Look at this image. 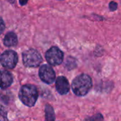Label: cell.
Instances as JSON below:
<instances>
[{
  "label": "cell",
  "instance_id": "4fadbf2b",
  "mask_svg": "<svg viewBox=\"0 0 121 121\" xmlns=\"http://www.w3.org/2000/svg\"><path fill=\"white\" fill-rule=\"evenodd\" d=\"M104 118L103 115L101 113H98L94 114V116L86 117L84 119V121H104Z\"/></svg>",
  "mask_w": 121,
  "mask_h": 121
},
{
  "label": "cell",
  "instance_id": "ba28073f",
  "mask_svg": "<svg viewBox=\"0 0 121 121\" xmlns=\"http://www.w3.org/2000/svg\"><path fill=\"white\" fill-rule=\"evenodd\" d=\"M13 82L12 74L6 70H0V87L6 89L9 87Z\"/></svg>",
  "mask_w": 121,
  "mask_h": 121
},
{
  "label": "cell",
  "instance_id": "52a82bcc",
  "mask_svg": "<svg viewBox=\"0 0 121 121\" xmlns=\"http://www.w3.org/2000/svg\"><path fill=\"white\" fill-rule=\"evenodd\" d=\"M55 86L57 91L60 95H65L68 94L70 89L68 79L64 76H60L57 78L55 82Z\"/></svg>",
  "mask_w": 121,
  "mask_h": 121
},
{
  "label": "cell",
  "instance_id": "8992f818",
  "mask_svg": "<svg viewBox=\"0 0 121 121\" xmlns=\"http://www.w3.org/2000/svg\"><path fill=\"white\" fill-rule=\"evenodd\" d=\"M39 77L44 83L50 84L55 80V72L51 66L48 65H43L40 67Z\"/></svg>",
  "mask_w": 121,
  "mask_h": 121
},
{
  "label": "cell",
  "instance_id": "30bf717a",
  "mask_svg": "<svg viewBox=\"0 0 121 121\" xmlns=\"http://www.w3.org/2000/svg\"><path fill=\"white\" fill-rule=\"evenodd\" d=\"M18 43L17 35L13 32H9L6 33L4 38V44L6 47H13Z\"/></svg>",
  "mask_w": 121,
  "mask_h": 121
},
{
  "label": "cell",
  "instance_id": "9a60e30c",
  "mask_svg": "<svg viewBox=\"0 0 121 121\" xmlns=\"http://www.w3.org/2000/svg\"><path fill=\"white\" fill-rule=\"evenodd\" d=\"M0 98L4 103L9 104V101L11 100V94L9 92H3V94H1L0 96Z\"/></svg>",
  "mask_w": 121,
  "mask_h": 121
},
{
  "label": "cell",
  "instance_id": "2e32d148",
  "mask_svg": "<svg viewBox=\"0 0 121 121\" xmlns=\"http://www.w3.org/2000/svg\"><path fill=\"white\" fill-rule=\"evenodd\" d=\"M118 9V4L114 1H112L109 3V9L111 11H116V9Z\"/></svg>",
  "mask_w": 121,
  "mask_h": 121
},
{
  "label": "cell",
  "instance_id": "ac0fdd59",
  "mask_svg": "<svg viewBox=\"0 0 121 121\" xmlns=\"http://www.w3.org/2000/svg\"><path fill=\"white\" fill-rule=\"evenodd\" d=\"M28 1V0H19V3H20L21 5L23 6V5H26L27 4Z\"/></svg>",
  "mask_w": 121,
  "mask_h": 121
},
{
  "label": "cell",
  "instance_id": "3957f363",
  "mask_svg": "<svg viewBox=\"0 0 121 121\" xmlns=\"http://www.w3.org/2000/svg\"><path fill=\"white\" fill-rule=\"evenodd\" d=\"M23 62L27 67H37L43 61L42 57L38 51L34 49H29L22 54Z\"/></svg>",
  "mask_w": 121,
  "mask_h": 121
},
{
  "label": "cell",
  "instance_id": "5b68a950",
  "mask_svg": "<svg viewBox=\"0 0 121 121\" xmlns=\"http://www.w3.org/2000/svg\"><path fill=\"white\" fill-rule=\"evenodd\" d=\"M18 62V55L13 50H6L0 55V63L6 69H13Z\"/></svg>",
  "mask_w": 121,
  "mask_h": 121
},
{
  "label": "cell",
  "instance_id": "9c48e42d",
  "mask_svg": "<svg viewBox=\"0 0 121 121\" xmlns=\"http://www.w3.org/2000/svg\"><path fill=\"white\" fill-rule=\"evenodd\" d=\"M114 86V84L111 81H101L100 83L97 84L95 89L97 91L99 92H105V93H109L111 91Z\"/></svg>",
  "mask_w": 121,
  "mask_h": 121
},
{
  "label": "cell",
  "instance_id": "ffe728a7",
  "mask_svg": "<svg viewBox=\"0 0 121 121\" xmlns=\"http://www.w3.org/2000/svg\"></svg>",
  "mask_w": 121,
  "mask_h": 121
},
{
  "label": "cell",
  "instance_id": "e0dca14e",
  "mask_svg": "<svg viewBox=\"0 0 121 121\" xmlns=\"http://www.w3.org/2000/svg\"><path fill=\"white\" fill-rule=\"evenodd\" d=\"M5 29V24H4V22L3 21V19L0 17V35L4 32Z\"/></svg>",
  "mask_w": 121,
  "mask_h": 121
},
{
  "label": "cell",
  "instance_id": "277c9868",
  "mask_svg": "<svg viewBox=\"0 0 121 121\" xmlns=\"http://www.w3.org/2000/svg\"><path fill=\"white\" fill-rule=\"evenodd\" d=\"M45 59L50 65H60L63 61L64 53L57 47H52L46 52Z\"/></svg>",
  "mask_w": 121,
  "mask_h": 121
},
{
  "label": "cell",
  "instance_id": "d6986e66",
  "mask_svg": "<svg viewBox=\"0 0 121 121\" xmlns=\"http://www.w3.org/2000/svg\"><path fill=\"white\" fill-rule=\"evenodd\" d=\"M7 1H9V3H11V4H13V3H14V1H15V0H6Z\"/></svg>",
  "mask_w": 121,
  "mask_h": 121
},
{
  "label": "cell",
  "instance_id": "6da1fadb",
  "mask_svg": "<svg viewBox=\"0 0 121 121\" xmlns=\"http://www.w3.org/2000/svg\"><path fill=\"white\" fill-rule=\"evenodd\" d=\"M71 87L76 96H84L93 87L92 79L87 74H81L73 79Z\"/></svg>",
  "mask_w": 121,
  "mask_h": 121
},
{
  "label": "cell",
  "instance_id": "7a4b0ae2",
  "mask_svg": "<svg viewBox=\"0 0 121 121\" xmlns=\"http://www.w3.org/2000/svg\"><path fill=\"white\" fill-rule=\"evenodd\" d=\"M18 96L24 105L32 107L36 103L38 97V92L37 88L34 85L26 84L21 88Z\"/></svg>",
  "mask_w": 121,
  "mask_h": 121
},
{
  "label": "cell",
  "instance_id": "7c38bea8",
  "mask_svg": "<svg viewBox=\"0 0 121 121\" xmlns=\"http://www.w3.org/2000/svg\"><path fill=\"white\" fill-rule=\"evenodd\" d=\"M65 67L68 70H72L77 67V61L73 57H68L65 63Z\"/></svg>",
  "mask_w": 121,
  "mask_h": 121
},
{
  "label": "cell",
  "instance_id": "8fae6325",
  "mask_svg": "<svg viewBox=\"0 0 121 121\" xmlns=\"http://www.w3.org/2000/svg\"><path fill=\"white\" fill-rule=\"evenodd\" d=\"M45 119L46 121H55V114L53 108L47 104L45 107Z\"/></svg>",
  "mask_w": 121,
  "mask_h": 121
},
{
  "label": "cell",
  "instance_id": "5bb4252c",
  "mask_svg": "<svg viewBox=\"0 0 121 121\" xmlns=\"http://www.w3.org/2000/svg\"><path fill=\"white\" fill-rule=\"evenodd\" d=\"M7 121V111L2 105H0V121Z\"/></svg>",
  "mask_w": 121,
  "mask_h": 121
}]
</instances>
